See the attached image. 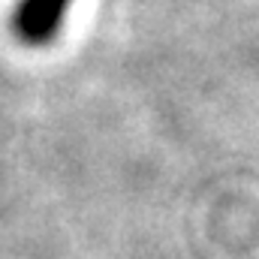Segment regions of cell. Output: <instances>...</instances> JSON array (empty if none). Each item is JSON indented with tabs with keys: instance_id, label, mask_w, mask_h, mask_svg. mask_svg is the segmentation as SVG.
<instances>
[{
	"instance_id": "6da1fadb",
	"label": "cell",
	"mask_w": 259,
	"mask_h": 259,
	"mask_svg": "<svg viewBox=\"0 0 259 259\" xmlns=\"http://www.w3.org/2000/svg\"><path fill=\"white\" fill-rule=\"evenodd\" d=\"M69 3L72 0H21L15 9L12 27L24 42L42 46L61 30Z\"/></svg>"
}]
</instances>
